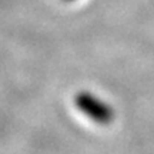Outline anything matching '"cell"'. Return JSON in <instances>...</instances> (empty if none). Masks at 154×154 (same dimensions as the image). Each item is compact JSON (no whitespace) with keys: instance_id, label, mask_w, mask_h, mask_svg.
I'll return each mask as SVG.
<instances>
[{"instance_id":"1","label":"cell","mask_w":154,"mask_h":154,"mask_svg":"<svg viewBox=\"0 0 154 154\" xmlns=\"http://www.w3.org/2000/svg\"><path fill=\"white\" fill-rule=\"evenodd\" d=\"M76 104L83 113H86V116L91 117L94 121L109 123L113 119L111 107L109 104H106L104 101H101L99 97H96L94 94H79L76 99Z\"/></svg>"},{"instance_id":"2","label":"cell","mask_w":154,"mask_h":154,"mask_svg":"<svg viewBox=\"0 0 154 154\" xmlns=\"http://www.w3.org/2000/svg\"><path fill=\"white\" fill-rule=\"evenodd\" d=\"M67 2H76V0H67Z\"/></svg>"}]
</instances>
